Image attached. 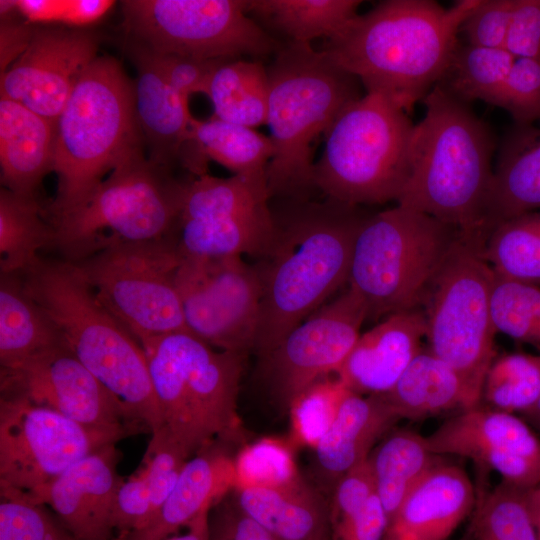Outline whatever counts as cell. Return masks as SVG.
Instances as JSON below:
<instances>
[{"instance_id":"obj_5","label":"cell","mask_w":540,"mask_h":540,"mask_svg":"<svg viewBox=\"0 0 540 540\" xmlns=\"http://www.w3.org/2000/svg\"><path fill=\"white\" fill-rule=\"evenodd\" d=\"M268 71L266 124L274 145L269 197L305 201L314 184V142L361 94L360 81L309 43L287 42Z\"/></svg>"},{"instance_id":"obj_30","label":"cell","mask_w":540,"mask_h":540,"mask_svg":"<svg viewBox=\"0 0 540 540\" xmlns=\"http://www.w3.org/2000/svg\"><path fill=\"white\" fill-rule=\"evenodd\" d=\"M375 396L400 420H424L480 405L457 372L429 350L412 360L388 392Z\"/></svg>"},{"instance_id":"obj_46","label":"cell","mask_w":540,"mask_h":540,"mask_svg":"<svg viewBox=\"0 0 540 540\" xmlns=\"http://www.w3.org/2000/svg\"><path fill=\"white\" fill-rule=\"evenodd\" d=\"M188 458L164 431L152 435L144 457V468L140 471L149 488L151 520L172 492Z\"/></svg>"},{"instance_id":"obj_44","label":"cell","mask_w":540,"mask_h":540,"mask_svg":"<svg viewBox=\"0 0 540 540\" xmlns=\"http://www.w3.org/2000/svg\"><path fill=\"white\" fill-rule=\"evenodd\" d=\"M497 332L540 349V288L496 278L491 301Z\"/></svg>"},{"instance_id":"obj_37","label":"cell","mask_w":540,"mask_h":540,"mask_svg":"<svg viewBox=\"0 0 540 540\" xmlns=\"http://www.w3.org/2000/svg\"><path fill=\"white\" fill-rule=\"evenodd\" d=\"M482 254L497 278L539 287L540 210L494 227Z\"/></svg>"},{"instance_id":"obj_17","label":"cell","mask_w":540,"mask_h":540,"mask_svg":"<svg viewBox=\"0 0 540 540\" xmlns=\"http://www.w3.org/2000/svg\"><path fill=\"white\" fill-rule=\"evenodd\" d=\"M2 395L23 397L84 426L139 430L103 384L63 342L1 367Z\"/></svg>"},{"instance_id":"obj_28","label":"cell","mask_w":540,"mask_h":540,"mask_svg":"<svg viewBox=\"0 0 540 540\" xmlns=\"http://www.w3.org/2000/svg\"><path fill=\"white\" fill-rule=\"evenodd\" d=\"M400 419L375 395L349 390L330 428L315 447L318 467L331 483L365 461Z\"/></svg>"},{"instance_id":"obj_35","label":"cell","mask_w":540,"mask_h":540,"mask_svg":"<svg viewBox=\"0 0 540 540\" xmlns=\"http://www.w3.org/2000/svg\"><path fill=\"white\" fill-rule=\"evenodd\" d=\"M206 95L218 119L249 128L266 124L267 68L259 60H224L213 73Z\"/></svg>"},{"instance_id":"obj_49","label":"cell","mask_w":540,"mask_h":540,"mask_svg":"<svg viewBox=\"0 0 540 540\" xmlns=\"http://www.w3.org/2000/svg\"><path fill=\"white\" fill-rule=\"evenodd\" d=\"M515 0H480L463 21L467 44L504 49Z\"/></svg>"},{"instance_id":"obj_27","label":"cell","mask_w":540,"mask_h":540,"mask_svg":"<svg viewBox=\"0 0 540 540\" xmlns=\"http://www.w3.org/2000/svg\"><path fill=\"white\" fill-rule=\"evenodd\" d=\"M234 504L275 540H330L329 504L303 479L280 487L234 490Z\"/></svg>"},{"instance_id":"obj_25","label":"cell","mask_w":540,"mask_h":540,"mask_svg":"<svg viewBox=\"0 0 540 540\" xmlns=\"http://www.w3.org/2000/svg\"><path fill=\"white\" fill-rule=\"evenodd\" d=\"M540 210V127L516 125L502 140L487 198L483 229Z\"/></svg>"},{"instance_id":"obj_24","label":"cell","mask_w":540,"mask_h":540,"mask_svg":"<svg viewBox=\"0 0 540 540\" xmlns=\"http://www.w3.org/2000/svg\"><path fill=\"white\" fill-rule=\"evenodd\" d=\"M235 486L234 460L211 446L185 463L172 492L153 519L121 540H166Z\"/></svg>"},{"instance_id":"obj_10","label":"cell","mask_w":540,"mask_h":540,"mask_svg":"<svg viewBox=\"0 0 540 540\" xmlns=\"http://www.w3.org/2000/svg\"><path fill=\"white\" fill-rule=\"evenodd\" d=\"M459 234L398 204L366 218L355 238L348 283L363 299L367 319L421 308Z\"/></svg>"},{"instance_id":"obj_55","label":"cell","mask_w":540,"mask_h":540,"mask_svg":"<svg viewBox=\"0 0 540 540\" xmlns=\"http://www.w3.org/2000/svg\"><path fill=\"white\" fill-rule=\"evenodd\" d=\"M114 3L110 0H57L54 22L85 26L103 17Z\"/></svg>"},{"instance_id":"obj_56","label":"cell","mask_w":540,"mask_h":540,"mask_svg":"<svg viewBox=\"0 0 540 540\" xmlns=\"http://www.w3.org/2000/svg\"><path fill=\"white\" fill-rule=\"evenodd\" d=\"M35 29L26 25L1 24V69L5 71L28 47Z\"/></svg>"},{"instance_id":"obj_18","label":"cell","mask_w":540,"mask_h":540,"mask_svg":"<svg viewBox=\"0 0 540 540\" xmlns=\"http://www.w3.org/2000/svg\"><path fill=\"white\" fill-rule=\"evenodd\" d=\"M425 437L439 456L468 458L522 490L540 486V437L515 414L478 405L457 412Z\"/></svg>"},{"instance_id":"obj_19","label":"cell","mask_w":540,"mask_h":540,"mask_svg":"<svg viewBox=\"0 0 540 540\" xmlns=\"http://www.w3.org/2000/svg\"><path fill=\"white\" fill-rule=\"evenodd\" d=\"M97 41L82 30L38 28L25 51L1 73V97L56 125L77 81L96 59Z\"/></svg>"},{"instance_id":"obj_45","label":"cell","mask_w":540,"mask_h":540,"mask_svg":"<svg viewBox=\"0 0 540 540\" xmlns=\"http://www.w3.org/2000/svg\"><path fill=\"white\" fill-rule=\"evenodd\" d=\"M0 540H75L43 504L24 493L0 485Z\"/></svg>"},{"instance_id":"obj_16","label":"cell","mask_w":540,"mask_h":540,"mask_svg":"<svg viewBox=\"0 0 540 540\" xmlns=\"http://www.w3.org/2000/svg\"><path fill=\"white\" fill-rule=\"evenodd\" d=\"M367 308L350 287L294 327L261 359L271 390L286 408L316 381L336 373L360 337Z\"/></svg>"},{"instance_id":"obj_36","label":"cell","mask_w":540,"mask_h":540,"mask_svg":"<svg viewBox=\"0 0 540 540\" xmlns=\"http://www.w3.org/2000/svg\"><path fill=\"white\" fill-rule=\"evenodd\" d=\"M53 229L43 218L36 197L6 188L0 191L1 274L23 273L39 261L38 252L52 245Z\"/></svg>"},{"instance_id":"obj_15","label":"cell","mask_w":540,"mask_h":540,"mask_svg":"<svg viewBox=\"0 0 540 540\" xmlns=\"http://www.w3.org/2000/svg\"><path fill=\"white\" fill-rule=\"evenodd\" d=\"M175 283L189 332L219 350L254 349L262 297L256 266L241 256H182Z\"/></svg>"},{"instance_id":"obj_34","label":"cell","mask_w":540,"mask_h":540,"mask_svg":"<svg viewBox=\"0 0 540 540\" xmlns=\"http://www.w3.org/2000/svg\"><path fill=\"white\" fill-rule=\"evenodd\" d=\"M359 0H247L246 12L288 42L311 43L336 36L358 13Z\"/></svg>"},{"instance_id":"obj_8","label":"cell","mask_w":540,"mask_h":540,"mask_svg":"<svg viewBox=\"0 0 540 540\" xmlns=\"http://www.w3.org/2000/svg\"><path fill=\"white\" fill-rule=\"evenodd\" d=\"M168 171L136 151L84 200L51 216V246L75 263L115 245L173 236L187 182Z\"/></svg>"},{"instance_id":"obj_13","label":"cell","mask_w":540,"mask_h":540,"mask_svg":"<svg viewBox=\"0 0 540 540\" xmlns=\"http://www.w3.org/2000/svg\"><path fill=\"white\" fill-rule=\"evenodd\" d=\"M247 0H126L124 26L134 42L158 54L200 59L276 54L274 39L246 12Z\"/></svg>"},{"instance_id":"obj_50","label":"cell","mask_w":540,"mask_h":540,"mask_svg":"<svg viewBox=\"0 0 540 540\" xmlns=\"http://www.w3.org/2000/svg\"><path fill=\"white\" fill-rule=\"evenodd\" d=\"M150 53L169 85L187 101L192 94H207L213 73L224 60H229Z\"/></svg>"},{"instance_id":"obj_21","label":"cell","mask_w":540,"mask_h":540,"mask_svg":"<svg viewBox=\"0 0 540 540\" xmlns=\"http://www.w3.org/2000/svg\"><path fill=\"white\" fill-rule=\"evenodd\" d=\"M423 339L426 320L421 308L391 314L360 335L335 375L354 393L384 394L423 350Z\"/></svg>"},{"instance_id":"obj_2","label":"cell","mask_w":540,"mask_h":540,"mask_svg":"<svg viewBox=\"0 0 540 540\" xmlns=\"http://www.w3.org/2000/svg\"><path fill=\"white\" fill-rule=\"evenodd\" d=\"M366 218L329 200L301 206L276 222L274 240L256 266L261 311L254 345L265 358L294 327L348 282L356 235Z\"/></svg>"},{"instance_id":"obj_59","label":"cell","mask_w":540,"mask_h":540,"mask_svg":"<svg viewBox=\"0 0 540 540\" xmlns=\"http://www.w3.org/2000/svg\"><path fill=\"white\" fill-rule=\"evenodd\" d=\"M521 418L524 419L540 437V396L535 406L530 411L523 414Z\"/></svg>"},{"instance_id":"obj_40","label":"cell","mask_w":540,"mask_h":540,"mask_svg":"<svg viewBox=\"0 0 540 540\" xmlns=\"http://www.w3.org/2000/svg\"><path fill=\"white\" fill-rule=\"evenodd\" d=\"M540 396V355L508 353L495 357L482 387L485 407L511 414L530 411Z\"/></svg>"},{"instance_id":"obj_58","label":"cell","mask_w":540,"mask_h":540,"mask_svg":"<svg viewBox=\"0 0 540 540\" xmlns=\"http://www.w3.org/2000/svg\"><path fill=\"white\" fill-rule=\"evenodd\" d=\"M526 501L536 530L537 538L540 540V486L526 491Z\"/></svg>"},{"instance_id":"obj_22","label":"cell","mask_w":540,"mask_h":540,"mask_svg":"<svg viewBox=\"0 0 540 540\" xmlns=\"http://www.w3.org/2000/svg\"><path fill=\"white\" fill-rule=\"evenodd\" d=\"M475 506L465 470L442 460L406 496L388 521L383 540H447Z\"/></svg>"},{"instance_id":"obj_39","label":"cell","mask_w":540,"mask_h":540,"mask_svg":"<svg viewBox=\"0 0 540 540\" xmlns=\"http://www.w3.org/2000/svg\"><path fill=\"white\" fill-rule=\"evenodd\" d=\"M269 199L265 181L205 174L186 183L179 222L255 213L268 209Z\"/></svg>"},{"instance_id":"obj_31","label":"cell","mask_w":540,"mask_h":540,"mask_svg":"<svg viewBox=\"0 0 540 540\" xmlns=\"http://www.w3.org/2000/svg\"><path fill=\"white\" fill-rule=\"evenodd\" d=\"M275 233V218L268 208L239 216L180 221L174 236L183 257H262Z\"/></svg>"},{"instance_id":"obj_29","label":"cell","mask_w":540,"mask_h":540,"mask_svg":"<svg viewBox=\"0 0 540 540\" xmlns=\"http://www.w3.org/2000/svg\"><path fill=\"white\" fill-rule=\"evenodd\" d=\"M273 155L270 137L254 128L215 116L207 120L192 117L179 162L196 177L207 174V163L212 160L233 175L267 182L266 170Z\"/></svg>"},{"instance_id":"obj_61","label":"cell","mask_w":540,"mask_h":540,"mask_svg":"<svg viewBox=\"0 0 540 540\" xmlns=\"http://www.w3.org/2000/svg\"><path fill=\"white\" fill-rule=\"evenodd\" d=\"M330 540H338V539L332 534Z\"/></svg>"},{"instance_id":"obj_41","label":"cell","mask_w":540,"mask_h":540,"mask_svg":"<svg viewBox=\"0 0 540 540\" xmlns=\"http://www.w3.org/2000/svg\"><path fill=\"white\" fill-rule=\"evenodd\" d=\"M474 540H538L526 490L501 482L474 508Z\"/></svg>"},{"instance_id":"obj_3","label":"cell","mask_w":540,"mask_h":540,"mask_svg":"<svg viewBox=\"0 0 540 540\" xmlns=\"http://www.w3.org/2000/svg\"><path fill=\"white\" fill-rule=\"evenodd\" d=\"M22 274L27 294L118 402L127 421L151 434L159 431L162 416L144 349L100 302L75 264L39 259Z\"/></svg>"},{"instance_id":"obj_43","label":"cell","mask_w":540,"mask_h":540,"mask_svg":"<svg viewBox=\"0 0 540 540\" xmlns=\"http://www.w3.org/2000/svg\"><path fill=\"white\" fill-rule=\"evenodd\" d=\"M349 389L335 376H326L299 393L288 409L294 447L315 449L333 423Z\"/></svg>"},{"instance_id":"obj_54","label":"cell","mask_w":540,"mask_h":540,"mask_svg":"<svg viewBox=\"0 0 540 540\" xmlns=\"http://www.w3.org/2000/svg\"><path fill=\"white\" fill-rule=\"evenodd\" d=\"M388 518L375 494L349 523L332 534L338 540H383Z\"/></svg>"},{"instance_id":"obj_53","label":"cell","mask_w":540,"mask_h":540,"mask_svg":"<svg viewBox=\"0 0 540 540\" xmlns=\"http://www.w3.org/2000/svg\"><path fill=\"white\" fill-rule=\"evenodd\" d=\"M210 524V540H275L259 523L242 512L234 502L217 510Z\"/></svg>"},{"instance_id":"obj_11","label":"cell","mask_w":540,"mask_h":540,"mask_svg":"<svg viewBox=\"0 0 540 540\" xmlns=\"http://www.w3.org/2000/svg\"><path fill=\"white\" fill-rule=\"evenodd\" d=\"M485 241L460 231L421 306L429 351L457 372L479 404L498 333L491 308L497 277L483 257Z\"/></svg>"},{"instance_id":"obj_7","label":"cell","mask_w":540,"mask_h":540,"mask_svg":"<svg viewBox=\"0 0 540 540\" xmlns=\"http://www.w3.org/2000/svg\"><path fill=\"white\" fill-rule=\"evenodd\" d=\"M164 431L190 457L215 439L241 434L237 413L244 355L216 349L189 331L140 342Z\"/></svg>"},{"instance_id":"obj_51","label":"cell","mask_w":540,"mask_h":540,"mask_svg":"<svg viewBox=\"0 0 540 540\" xmlns=\"http://www.w3.org/2000/svg\"><path fill=\"white\" fill-rule=\"evenodd\" d=\"M152 517V507L147 481L140 472L128 480H123L115 496L112 510V524L121 540L143 528Z\"/></svg>"},{"instance_id":"obj_20","label":"cell","mask_w":540,"mask_h":540,"mask_svg":"<svg viewBox=\"0 0 540 540\" xmlns=\"http://www.w3.org/2000/svg\"><path fill=\"white\" fill-rule=\"evenodd\" d=\"M116 444L104 446L84 457L35 500L48 504L75 540H115L112 510L123 479L116 466Z\"/></svg>"},{"instance_id":"obj_4","label":"cell","mask_w":540,"mask_h":540,"mask_svg":"<svg viewBox=\"0 0 540 540\" xmlns=\"http://www.w3.org/2000/svg\"><path fill=\"white\" fill-rule=\"evenodd\" d=\"M423 103L425 115L412 136L409 178L397 204L487 239L483 222L493 177V135L470 104L439 84Z\"/></svg>"},{"instance_id":"obj_38","label":"cell","mask_w":540,"mask_h":540,"mask_svg":"<svg viewBox=\"0 0 540 540\" xmlns=\"http://www.w3.org/2000/svg\"><path fill=\"white\" fill-rule=\"evenodd\" d=\"M515 57L505 49L459 43L438 83L457 99L499 105Z\"/></svg>"},{"instance_id":"obj_12","label":"cell","mask_w":540,"mask_h":540,"mask_svg":"<svg viewBox=\"0 0 540 540\" xmlns=\"http://www.w3.org/2000/svg\"><path fill=\"white\" fill-rule=\"evenodd\" d=\"M181 259L173 235L115 245L72 263L100 302L140 343L188 331L175 283Z\"/></svg>"},{"instance_id":"obj_48","label":"cell","mask_w":540,"mask_h":540,"mask_svg":"<svg viewBox=\"0 0 540 540\" xmlns=\"http://www.w3.org/2000/svg\"><path fill=\"white\" fill-rule=\"evenodd\" d=\"M376 494L373 471L367 458L341 476L329 504L332 532L349 523Z\"/></svg>"},{"instance_id":"obj_33","label":"cell","mask_w":540,"mask_h":540,"mask_svg":"<svg viewBox=\"0 0 540 540\" xmlns=\"http://www.w3.org/2000/svg\"><path fill=\"white\" fill-rule=\"evenodd\" d=\"M63 342L58 330L27 294L16 274H1L0 364L15 365Z\"/></svg>"},{"instance_id":"obj_14","label":"cell","mask_w":540,"mask_h":540,"mask_svg":"<svg viewBox=\"0 0 540 540\" xmlns=\"http://www.w3.org/2000/svg\"><path fill=\"white\" fill-rule=\"evenodd\" d=\"M132 433L84 426L31 401L0 399V485L38 495L72 465Z\"/></svg>"},{"instance_id":"obj_23","label":"cell","mask_w":540,"mask_h":540,"mask_svg":"<svg viewBox=\"0 0 540 540\" xmlns=\"http://www.w3.org/2000/svg\"><path fill=\"white\" fill-rule=\"evenodd\" d=\"M133 44L130 53L137 71L135 109L149 148L148 160L169 170L175 161H179L188 139L192 115L188 101L169 85L150 51Z\"/></svg>"},{"instance_id":"obj_52","label":"cell","mask_w":540,"mask_h":540,"mask_svg":"<svg viewBox=\"0 0 540 540\" xmlns=\"http://www.w3.org/2000/svg\"><path fill=\"white\" fill-rule=\"evenodd\" d=\"M504 49L515 58L540 57V0H515Z\"/></svg>"},{"instance_id":"obj_1","label":"cell","mask_w":540,"mask_h":540,"mask_svg":"<svg viewBox=\"0 0 540 540\" xmlns=\"http://www.w3.org/2000/svg\"><path fill=\"white\" fill-rule=\"evenodd\" d=\"M480 0L444 8L431 0H387L357 14L323 51L407 114L440 82L460 43L458 34Z\"/></svg>"},{"instance_id":"obj_47","label":"cell","mask_w":540,"mask_h":540,"mask_svg":"<svg viewBox=\"0 0 540 540\" xmlns=\"http://www.w3.org/2000/svg\"><path fill=\"white\" fill-rule=\"evenodd\" d=\"M498 107L506 110L516 125L540 122V57L515 59Z\"/></svg>"},{"instance_id":"obj_6","label":"cell","mask_w":540,"mask_h":540,"mask_svg":"<svg viewBox=\"0 0 540 540\" xmlns=\"http://www.w3.org/2000/svg\"><path fill=\"white\" fill-rule=\"evenodd\" d=\"M134 86L120 64L96 57L77 81L56 123L51 216L84 200L111 171L141 150Z\"/></svg>"},{"instance_id":"obj_32","label":"cell","mask_w":540,"mask_h":540,"mask_svg":"<svg viewBox=\"0 0 540 540\" xmlns=\"http://www.w3.org/2000/svg\"><path fill=\"white\" fill-rule=\"evenodd\" d=\"M368 459L388 521L415 485L443 460L430 450L426 437L409 429L390 433Z\"/></svg>"},{"instance_id":"obj_57","label":"cell","mask_w":540,"mask_h":540,"mask_svg":"<svg viewBox=\"0 0 540 540\" xmlns=\"http://www.w3.org/2000/svg\"><path fill=\"white\" fill-rule=\"evenodd\" d=\"M210 509L203 510L188 525L186 533L178 536H171L166 540H210Z\"/></svg>"},{"instance_id":"obj_60","label":"cell","mask_w":540,"mask_h":540,"mask_svg":"<svg viewBox=\"0 0 540 540\" xmlns=\"http://www.w3.org/2000/svg\"><path fill=\"white\" fill-rule=\"evenodd\" d=\"M457 540H474L472 532L468 529L463 536Z\"/></svg>"},{"instance_id":"obj_26","label":"cell","mask_w":540,"mask_h":540,"mask_svg":"<svg viewBox=\"0 0 540 540\" xmlns=\"http://www.w3.org/2000/svg\"><path fill=\"white\" fill-rule=\"evenodd\" d=\"M56 125L24 105L0 98V164L5 188L35 197L52 171Z\"/></svg>"},{"instance_id":"obj_42","label":"cell","mask_w":540,"mask_h":540,"mask_svg":"<svg viewBox=\"0 0 540 540\" xmlns=\"http://www.w3.org/2000/svg\"><path fill=\"white\" fill-rule=\"evenodd\" d=\"M289 439L264 437L243 446L233 458L234 489L280 487L301 479Z\"/></svg>"},{"instance_id":"obj_9","label":"cell","mask_w":540,"mask_h":540,"mask_svg":"<svg viewBox=\"0 0 540 540\" xmlns=\"http://www.w3.org/2000/svg\"><path fill=\"white\" fill-rule=\"evenodd\" d=\"M415 124L385 97L366 93L327 131L314 184L330 201L357 207L398 201L410 174Z\"/></svg>"}]
</instances>
